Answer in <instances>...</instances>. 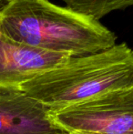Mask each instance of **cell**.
Returning a JSON list of instances; mask_svg holds the SVG:
<instances>
[{
  "label": "cell",
  "instance_id": "obj_1",
  "mask_svg": "<svg viewBox=\"0 0 133 134\" xmlns=\"http://www.w3.org/2000/svg\"><path fill=\"white\" fill-rule=\"evenodd\" d=\"M0 30L16 42L71 57L100 53L117 40L94 18L48 0H5L0 7Z\"/></svg>",
  "mask_w": 133,
  "mask_h": 134
},
{
  "label": "cell",
  "instance_id": "obj_4",
  "mask_svg": "<svg viewBox=\"0 0 133 134\" xmlns=\"http://www.w3.org/2000/svg\"><path fill=\"white\" fill-rule=\"evenodd\" d=\"M71 56L35 48L7 37L0 30V88H16L61 65Z\"/></svg>",
  "mask_w": 133,
  "mask_h": 134
},
{
  "label": "cell",
  "instance_id": "obj_6",
  "mask_svg": "<svg viewBox=\"0 0 133 134\" xmlns=\"http://www.w3.org/2000/svg\"><path fill=\"white\" fill-rule=\"evenodd\" d=\"M67 7L100 20L117 10L133 7V0H62Z\"/></svg>",
  "mask_w": 133,
  "mask_h": 134
},
{
  "label": "cell",
  "instance_id": "obj_5",
  "mask_svg": "<svg viewBox=\"0 0 133 134\" xmlns=\"http://www.w3.org/2000/svg\"><path fill=\"white\" fill-rule=\"evenodd\" d=\"M0 134H65L48 109L16 88H0Z\"/></svg>",
  "mask_w": 133,
  "mask_h": 134
},
{
  "label": "cell",
  "instance_id": "obj_3",
  "mask_svg": "<svg viewBox=\"0 0 133 134\" xmlns=\"http://www.w3.org/2000/svg\"><path fill=\"white\" fill-rule=\"evenodd\" d=\"M48 116L65 134H133V86L48 110Z\"/></svg>",
  "mask_w": 133,
  "mask_h": 134
},
{
  "label": "cell",
  "instance_id": "obj_7",
  "mask_svg": "<svg viewBox=\"0 0 133 134\" xmlns=\"http://www.w3.org/2000/svg\"><path fill=\"white\" fill-rule=\"evenodd\" d=\"M1 2H2V0H0V3H1Z\"/></svg>",
  "mask_w": 133,
  "mask_h": 134
},
{
  "label": "cell",
  "instance_id": "obj_2",
  "mask_svg": "<svg viewBox=\"0 0 133 134\" xmlns=\"http://www.w3.org/2000/svg\"><path fill=\"white\" fill-rule=\"evenodd\" d=\"M133 86V49L126 43L66 62L20 88L49 111Z\"/></svg>",
  "mask_w": 133,
  "mask_h": 134
}]
</instances>
